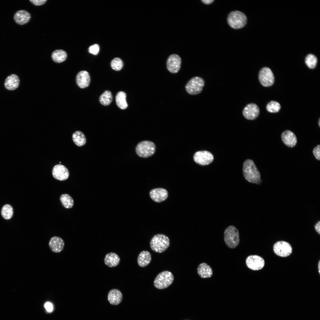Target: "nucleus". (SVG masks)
I'll use <instances>...</instances> for the list:
<instances>
[{"label":"nucleus","mask_w":320,"mask_h":320,"mask_svg":"<svg viewBox=\"0 0 320 320\" xmlns=\"http://www.w3.org/2000/svg\"><path fill=\"white\" fill-rule=\"evenodd\" d=\"M243 172L245 178L248 182L257 185L261 184L262 180L260 172L252 160L248 159L244 162Z\"/></svg>","instance_id":"f257e3e1"},{"label":"nucleus","mask_w":320,"mask_h":320,"mask_svg":"<svg viewBox=\"0 0 320 320\" xmlns=\"http://www.w3.org/2000/svg\"><path fill=\"white\" fill-rule=\"evenodd\" d=\"M170 245V240L168 236L161 234L154 235L150 241V246L151 249L154 252L161 253L169 247Z\"/></svg>","instance_id":"f03ea898"},{"label":"nucleus","mask_w":320,"mask_h":320,"mask_svg":"<svg viewBox=\"0 0 320 320\" xmlns=\"http://www.w3.org/2000/svg\"><path fill=\"white\" fill-rule=\"evenodd\" d=\"M224 237L225 243L230 248H236L239 243V231L233 225H230L226 228L224 232Z\"/></svg>","instance_id":"7ed1b4c3"},{"label":"nucleus","mask_w":320,"mask_h":320,"mask_svg":"<svg viewBox=\"0 0 320 320\" xmlns=\"http://www.w3.org/2000/svg\"><path fill=\"white\" fill-rule=\"evenodd\" d=\"M228 22L231 27L235 29L243 27L246 24L247 17L243 12L239 11L231 12L228 15Z\"/></svg>","instance_id":"20e7f679"},{"label":"nucleus","mask_w":320,"mask_h":320,"mask_svg":"<svg viewBox=\"0 0 320 320\" xmlns=\"http://www.w3.org/2000/svg\"><path fill=\"white\" fill-rule=\"evenodd\" d=\"M174 279L173 275L170 272L164 271L159 273L153 281L154 287L159 289H166L170 286Z\"/></svg>","instance_id":"39448f33"},{"label":"nucleus","mask_w":320,"mask_h":320,"mask_svg":"<svg viewBox=\"0 0 320 320\" xmlns=\"http://www.w3.org/2000/svg\"><path fill=\"white\" fill-rule=\"evenodd\" d=\"M156 146L153 143L144 140L139 143L136 146L135 151L139 156L147 158L153 155L155 151Z\"/></svg>","instance_id":"423d86ee"},{"label":"nucleus","mask_w":320,"mask_h":320,"mask_svg":"<svg viewBox=\"0 0 320 320\" xmlns=\"http://www.w3.org/2000/svg\"><path fill=\"white\" fill-rule=\"evenodd\" d=\"M204 85V81L202 78L195 76L191 78L185 86V89L189 94L196 95L201 92Z\"/></svg>","instance_id":"0eeeda50"},{"label":"nucleus","mask_w":320,"mask_h":320,"mask_svg":"<svg viewBox=\"0 0 320 320\" xmlns=\"http://www.w3.org/2000/svg\"><path fill=\"white\" fill-rule=\"evenodd\" d=\"M258 78L260 84L265 87L271 86L274 81V77L272 71L267 67H264L260 70Z\"/></svg>","instance_id":"6e6552de"},{"label":"nucleus","mask_w":320,"mask_h":320,"mask_svg":"<svg viewBox=\"0 0 320 320\" xmlns=\"http://www.w3.org/2000/svg\"><path fill=\"white\" fill-rule=\"evenodd\" d=\"M273 249L277 255L286 257L290 255L292 252V248L290 244L284 241L276 242L273 245Z\"/></svg>","instance_id":"1a4fd4ad"},{"label":"nucleus","mask_w":320,"mask_h":320,"mask_svg":"<svg viewBox=\"0 0 320 320\" xmlns=\"http://www.w3.org/2000/svg\"><path fill=\"white\" fill-rule=\"evenodd\" d=\"M193 159L197 164L202 166L208 165L212 162L214 159L212 154L206 151L196 152L193 156Z\"/></svg>","instance_id":"9d476101"},{"label":"nucleus","mask_w":320,"mask_h":320,"mask_svg":"<svg viewBox=\"0 0 320 320\" xmlns=\"http://www.w3.org/2000/svg\"><path fill=\"white\" fill-rule=\"evenodd\" d=\"M246 263L247 267L252 270L257 271L263 268L265 264L264 259L257 255L248 256L246 259Z\"/></svg>","instance_id":"9b49d317"},{"label":"nucleus","mask_w":320,"mask_h":320,"mask_svg":"<svg viewBox=\"0 0 320 320\" xmlns=\"http://www.w3.org/2000/svg\"><path fill=\"white\" fill-rule=\"evenodd\" d=\"M181 63V58L179 55L175 54L171 55L167 60V68L170 73H176L180 69Z\"/></svg>","instance_id":"f8f14e48"},{"label":"nucleus","mask_w":320,"mask_h":320,"mask_svg":"<svg viewBox=\"0 0 320 320\" xmlns=\"http://www.w3.org/2000/svg\"><path fill=\"white\" fill-rule=\"evenodd\" d=\"M260 109L258 106L254 103L247 105L244 108L243 114L245 118L248 120H253L259 116Z\"/></svg>","instance_id":"ddd939ff"},{"label":"nucleus","mask_w":320,"mask_h":320,"mask_svg":"<svg viewBox=\"0 0 320 320\" xmlns=\"http://www.w3.org/2000/svg\"><path fill=\"white\" fill-rule=\"evenodd\" d=\"M52 174L54 177L59 180H66L69 177V173L68 169L62 164H57L53 167Z\"/></svg>","instance_id":"4468645a"},{"label":"nucleus","mask_w":320,"mask_h":320,"mask_svg":"<svg viewBox=\"0 0 320 320\" xmlns=\"http://www.w3.org/2000/svg\"><path fill=\"white\" fill-rule=\"evenodd\" d=\"M151 199L154 201L159 203L165 201L168 196V192L165 189L156 188L151 190L149 193Z\"/></svg>","instance_id":"2eb2a0df"},{"label":"nucleus","mask_w":320,"mask_h":320,"mask_svg":"<svg viewBox=\"0 0 320 320\" xmlns=\"http://www.w3.org/2000/svg\"><path fill=\"white\" fill-rule=\"evenodd\" d=\"M281 138L283 143L288 147L292 148L297 143V138L293 132L289 130H286L281 135Z\"/></svg>","instance_id":"dca6fc26"},{"label":"nucleus","mask_w":320,"mask_h":320,"mask_svg":"<svg viewBox=\"0 0 320 320\" xmlns=\"http://www.w3.org/2000/svg\"><path fill=\"white\" fill-rule=\"evenodd\" d=\"M49 245L51 250L53 252L59 253L63 249L64 242L63 240L58 236H54L50 240Z\"/></svg>","instance_id":"f3484780"},{"label":"nucleus","mask_w":320,"mask_h":320,"mask_svg":"<svg viewBox=\"0 0 320 320\" xmlns=\"http://www.w3.org/2000/svg\"><path fill=\"white\" fill-rule=\"evenodd\" d=\"M90 77L88 73L85 71L79 72L76 77V82L78 86L81 88L88 87L90 82Z\"/></svg>","instance_id":"a211bd4d"},{"label":"nucleus","mask_w":320,"mask_h":320,"mask_svg":"<svg viewBox=\"0 0 320 320\" xmlns=\"http://www.w3.org/2000/svg\"><path fill=\"white\" fill-rule=\"evenodd\" d=\"M122 295L121 292L117 289H112L108 293V300L110 303L113 305H117L120 304L122 300Z\"/></svg>","instance_id":"6ab92c4d"},{"label":"nucleus","mask_w":320,"mask_h":320,"mask_svg":"<svg viewBox=\"0 0 320 320\" xmlns=\"http://www.w3.org/2000/svg\"><path fill=\"white\" fill-rule=\"evenodd\" d=\"M30 18L31 15L29 13L23 10H20L17 11L14 17L15 22L20 25L26 24L29 22Z\"/></svg>","instance_id":"aec40b11"},{"label":"nucleus","mask_w":320,"mask_h":320,"mask_svg":"<svg viewBox=\"0 0 320 320\" xmlns=\"http://www.w3.org/2000/svg\"><path fill=\"white\" fill-rule=\"evenodd\" d=\"M20 80L18 76L15 74L9 76L6 78L4 82V86L8 90H14L19 86Z\"/></svg>","instance_id":"412c9836"},{"label":"nucleus","mask_w":320,"mask_h":320,"mask_svg":"<svg viewBox=\"0 0 320 320\" xmlns=\"http://www.w3.org/2000/svg\"><path fill=\"white\" fill-rule=\"evenodd\" d=\"M197 272L199 275L203 278H210L213 273L211 267L204 263H201L199 265L197 268Z\"/></svg>","instance_id":"4be33fe9"},{"label":"nucleus","mask_w":320,"mask_h":320,"mask_svg":"<svg viewBox=\"0 0 320 320\" xmlns=\"http://www.w3.org/2000/svg\"><path fill=\"white\" fill-rule=\"evenodd\" d=\"M120 260L119 256L116 254L114 252H110L105 255L104 262L107 266L113 268L118 265Z\"/></svg>","instance_id":"5701e85b"},{"label":"nucleus","mask_w":320,"mask_h":320,"mask_svg":"<svg viewBox=\"0 0 320 320\" xmlns=\"http://www.w3.org/2000/svg\"><path fill=\"white\" fill-rule=\"evenodd\" d=\"M151 260V257L150 253L148 251H143L139 254L137 258V262L140 266L144 267L149 264Z\"/></svg>","instance_id":"b1692460"},{"label":"nucleus","mask_w":320,"mask_h":320,"mask_svg":"<svg viewBox=\"0 0 320 320\" xmlns=\"http://www.w3.org/2000/svg\"><path fill=\"white\" fill-rule=\"evenodd\" d=\"M73 141L75 144L79 146L84 145L86 142L85 136L84 133L79 131L74 132L72 135Z\"/></svg>","instance_id":"393cba45"},{"label":"nucleus","mask_w":320,"mask_h":320,"mask_svg":"<svg viewBox=\"0 0 320 320\" xmlns=\"http://www.w3.org/2000/svg\"><path fill=\"white\" fill-rule=\"evenodd\" d=\"M126 97V93L123 91L119 92L116 95V103L117 106L121 109H125L128 106Z\"/></svg>","instance_id":"a878e982"},{"label":"nucleus","mask_w":320,"mask_h":320,"mask_svg":"<svg viewBox=\"0 0 320 320\" xmlns=\"http://www.w3.org/2000/svg\"><path fill=\"white\" fill-rule=\"evenodd\" d=\"M52 57L55 62L61 63L66 60L67 57V54L65 51L63 50H56L53 52Z\"/></svg>","instance_id":"bb28decb"},{"label":"nucleus","mask_w":320,"mask_h":320,"mask_svg":"<svg viewBox=\"0 0 320 320\" xmlns=\"http://www.w3.org/2000/svg\"><path fill=\"white\" fill-rule=\"evenodd\" d=\"M60 200L63 206L67 209L72 208L74 204L72 197L67 194H63L60 196Z\"/></svg>","instance_id":"cd10ccee"},{"label":"nucleus","mask_w":320,"mask_h":320,"mask_svg":"<svg viewBox=\"0 0 320 320\" xmlns=\"http://www.w3.org/2000/svg\"><path fill=\"white\" fill-rule=\"evenodd\" d=\"M112 100L113 96L111 92L108 90H106L100 96L99 101L101 104L105 106L109 105Z\"/></svg>","instance_id":"c85d7f7f"},{"label":"nucleus","mask_w":320,"mask_h":320,"mask_svg":"<svg viewBox=\"0 0 320 320\" xmlns=\"http://www.w3.org/2000/svg\"><path fill=\"white\" fill-rule=\"evenodd\" d=\"M318 62L317 57L314 55L310 54L308 55L305 59V63L307 66L310 69H314L317 65Z\"/></svg>","instance_id":"c756f323"},{"label":"nucleus","mask_w":320,"mask_h":320,"mask_svg":"<svg viewBox=\"0 0 320 320\" xmlns=\"http://www.w3.org/2000/svg\"><path fill=\"white\" fill-rule=\"evenodd\" d=\"M1 214L5 219L8 220L10 219L13 214V209L12 206L8 204L4 205L1 209Z\"/></svg>","instance_id":"7c9ffc66"},{"label":"nucleus","mask_w":320,"mask_h":320,"mask_svg":"<svg viewBox=\"0 0 320 320\" xmlns=\"http://www.w3.org/2000/svg\"><path fill=\"white\" fill-rule=\"evenodd\" d=\"M281 108V105L278 102L272 101L269 103L266 106L267 111L270 113H276L279 111Z\"/></svg>","instance_id":"2f4dec72"},{"label":"nucleus","mask_w":320,"mask_h":320,"mask_svg":"<svg viewBox=\"0 0 320 320\" xmlns=\"http://www.w3.org/2000/svg\"><path fill=\"white\" fill-rule=\"evenodd\" d=\"M123 63L120 58L116 57L113 59L111 63V66L112 68L116 71L120 70L123 67Z\"/></svg>","instance_id":"473e14b6"},{"label":"nucleus","mask_w":320,"mask_h":320,"mask_svg":"<svg viewBox=\"0 0 320 320\" xmlns=\"http://www.w3.org/2000/svg\"><path fill=\"white\" fill-rule=\"evenodd\" d=\"M99 51V47L96 44L91 46L89 48V52L94 55H97Z\"/></svg>","instance_id":"72a5a7b5"},{"label":"nucleus","mask_w":320,"mask_h":320,"mask_svg":"<svg viewBox=\"0 0 320 320\" xmlns=\"http://www.w3.org/2000/svg\"><path fill=\"white\" fill-rule=\"evenodd\" d=\"M313 153L317 160H320V145H317L315 147L313 151Z\"/></svg>","instance_id":"f704fd0d"},{"label":"nucleus","mask_w":320,"mask_h":320,"mask_svg":"<svg viewBox=\"0 0 320 320\" xmlns=\"http://www.w3.org/2000/svg\"><path fill=\"white\" fill-rule=\"evenodd\" d=\"M30 1L35 5H41L44 4L47 0H30Z\"/></svg>","instance_id":"c9c22d12"},{"label":"nucleus","mask_w":320,"mask_h":320,"mask_svg":"<svg viewBox=\"0 0 320 320\" xmlns=\"http://www.w3.org/2000/svg\"><path fill=\"white\" fill-rule=\"evenodd\" d=\"M44 307L47 311L49 312H51L53 309L52 304L50 302H46L44 305Z\"/></svg>","instance_id":"e433bc0d"},{"label":"nucleus","mask_w":320,"mask_h":320,"mask_svg":"<svg viewBox=\"0 0 320 320\" xmlns=\"http://www.w3.org/2000/svg\"><path fill=\"white\" fill-rule=\"evenodd\" d=\"M314 228L318 233L320 234V221H319L315 225Z\"/></svg>","instance_id":"4c0bfd02"},{"label":"nucleus","mask_w":320,"mask_h":320,"mask_svg":"<svg viewBox=\"0 0 320 320\" xmlns=\"http://www.w3.org/2000/svg\"><path fill=\"white\" fill-rule=\"evenodd\" d=\"M201 1L204 3L208 4L212 3L213 1V0H202Z\"/></svg>","instance_id":"58836bf2"},{"label":"nucleus","mask_w":320,"mask_h":320,"mask_svg":"<svg viewBox=\"0 0 320 320\" xmlns=\"http://www.w3.org/2000/svg\"><path fill=\"white\" fill-rule=\"evenodd\" d=\"M320 261L319 260V262L318 266V270H319L318 271H319V274L320 273Z\"/></svg>","instance_id":"ea45409f"},{"label":"nucleus","mask_w":320,"mask_h":320,"mask_svg":"<svg viewBox=\"0 0 320 320\" xmlns=\"http://www.w3.org/2000/svg\"><path fill=\"white\" fill-rule=\"evenodd\" d=\"M320 119H319V127H320Z\"/></svg>","instance_id":"a19ab883"},{"label":"nucleus","mask_w":320,"mask_h":320,"mask_svg":"<svg viewBox=\"0 0 320 320\" xmlns=\"http://www.w3.org/2000/svg\"><path fill=\"white\" fill-rule=\"evenodd\" d=\"M59 163H61V162H59Z\"/></svg>","instance_id":"79ce46f5"},{"label":"nucleus","mask_w":320,"mask_h":320,"mask_svg":"<svg viewBox=\"0 0 320 320\" xmlns=\"http://www.w3.org/2000/svg\"></svg>","instance_id":"37998d69"}]
</instances>
